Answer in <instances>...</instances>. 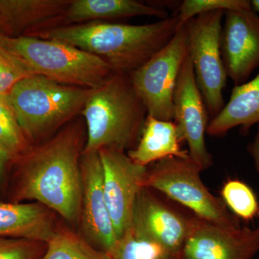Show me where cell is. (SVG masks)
I'll return each instance as SVG.
<instances>
[{"mask_svg":"<svg viewBox=\"0 0 259 259\" xmlns=\"http://www.w3.org/2000/svg\"><path fill=\"white\" fill-rule=\"evenodd\" d=\"M83 131L79 122L19 156L16 199L34 200L74 223L80 218L82 199L80 160Z\"/></svg>","mask_w":259,"mask_h":259,"instance_id":"6da1fadb","label":"cell"},{"mask_svg":"<svg viewBox=\"0 0 259 259\" xmlns=\"http://www.w3.org/2000/svg\"><path fill=\"white\" fill-rule=\"evenodd\" d=\"M178 23L177 15L146 25L93 21L46 29L29 36L77 48L100 58L112 72L130 74L169 42Z\"/></svg>","mask_w":259,"mask_h":259,"instance_id":"7a4b0ae2","label":"cell"},{"mask_svg":"<svg viewBox=\"0 0 259 259\" xmlns=\"http://www.w3.org/2000/svg\"><path fill=\"white\" fill-rule=\"evenodd\" d=\"M81 114L88 127L82 153L98 152L103 148L132 149L148 115L129 74L122 73H112L95 89Z\"/></svg>","mask_w":259,"mask_h":259,"instance_id":"3957f363","label":"cell"},{"mask_svg":"<svg viewBox=\"0 0 259 259\" xmlns=\"http://www.w3.org/2000/svg\"><path fill=\"white\" fill-rule=\"evenodd\" d=\"M94 90L33 74L20 80L6 96L25 138L34 140L81 113Z\"/></svg>","mask_w":259,"mask_h":259,"instance_id":"277c9868","label":"cell"},{"mask_svg":"<svg viewBox=\"0 0 259 259\" xmlns=\"http://www.w3.org/2000/svg\"><path fill=\"white\" fill-rule=\"evenodd\" d=\"M6 49L32 74L64 84L96 89L113 73L100 58L55 40L29 35L7 37Z\"/></svg>","mask_w":259,"mask_h":259,"instance_id":"5b68a950","label":"cell"},{"mask_svg":"<svg viewBox=\"0 0 259 259\" xmlns=\"http://www.w3.org/2000/svg\"><path fill=\"white\" fill-rule=\"evenodd\" d=\"M202 171L190 157L165 158L148 169L144 187L181 204L206 222L223 226L241 224L223 199L204 185Z\"/></svg>","mask_w":259,"mask_h":259,"instance_id":"8992f818","label":"cell"},{"mask_svg":"<svg viewBox=\"0 0 259 259\" xmlns=\"http://www.w3.org/2000/svg\"><path fill=\"white\" fill-rule=\"evenodd\" d=\"M223 10L199 15L185 24L188 35V54L196 81L206 108L212 117L224 107L223 89L227 71L221 53Z\"/></svg>","mask_w":259,"mask_h":259,"instance_id":"52a82bcc","label":"cell"},{"mask_svg":"<svg viewBox=\"0 0 259 259\" xmlns=\"http://www.w3.org/2000/svg\"><path fill=\"white\" fill-rule=\"evenodd\" d=\"M187 54L188 35L185 25L161 50L129 74L148 115L158 120L173 121L174 92Z\"/></svg>","mask_w":259,"mask_h":259,"instance_id":"ba28073f","label":"cell"},{"mask_svg":"<svg viewBox=\"0 0 259 259\" xmlns=\"http://www.w3.org/2000/svg\"><path fill=\"white\" fill-rule=\"evenodd\" d=\"M156 192L146 187L140 192L131 228L161 245L170 258L182 259L186 242L200 219L181 211Z\"/></svg>","mask_w":259,"mask_h":259,"instance_id":"9c48e42d","label":"cell"},{"mask_svg":"<svg viewBox=\"0 0 259 259\" xmlns=\"http://www.w3.org/2000/svg\"><path fill=\"white\" fill-rule=\"evenodd\" d=\"M103 167V189L117 239L132 226L135 205L144 187L148 168L138 164L125 151H99Z\"/></svg>","mask_w":259,"mask_h":259,"instance_id":"30bf717a","label":"cell"},{"mask_svg":"<svg viewBox=\"0 0 259 259\" xmlns=\"http://www.w3.org/2000/svg\"><path fill=\"white\" fill-rule=\"evenodd\" d=\"M174 120L181 142L188 146L189 157L202 170L212 166V154L205 144L208 112L196 81L193 66L187 54L182 64L173 95Z\"/></svg>","mask_w":259,"mask_h":259,"instance_id":"8fae6325","label":"cell"},{"mask_svg":"<svg viewBox=\"0 0 259 259\" xmlns=\"http://www.w3.org/2000/svg\"><path fill=\"white\" fill-rule=\"evenodd\" d=\"M258 253L259 226H218L200 219L186 242L182 259H253Z\"/></svg>","mask_w":259,"mask_h":259,"instance_id":"7c38bea8","label":"cell"},{"mask_svg":"<svg viewBox=\"0 0 259 259\" xmlns=\"http://www.w3.org/2000/svg\"><path fill=\"white\" fill-rule=\"evenodd\" d=\"M225 16L221 53L227 74L236 86L259 66V15L250 9L228 10Z\"/></svg>","mask_w":259,"mask_h":259,"instance_id":"4fadbf2b","label":"cell"},{"mask_svg":"<svg viewBox=\"0 0 259 259\" xmlns=\"http://www.w3.org/2000/svg\"><path fill=\"white\" fill-rule=\"evenodd\" d=\"M82 199L81 218L88 240L107 252L117 241L103 189V167L98 152L82 153L80 160Z\"/></svg>","mask_w":259,"mask_h":259,"instance_id":"5bb4252c","label":"cell"},{"mask_svg":"<svg viewBox=\"0 0 259 259\" xmlns=\"http://www.w3.org/2000/svg\"><path fill=\"white\" fill-rule=\"evenodd\" d=\"M71 0H0V32L15 38L59 26Z\"/></svg>","mask_w":259,"mask_h":259,"instance_id":"9a60e30c","label":"cell"},{"mask_svg":"<svg viewBox=\"0 0 259 259\" xmlns=\"http://www.w3.org/2000/svg\"><path fill=\"white\" fill-rule=\"evenodd\" d=\"M56 229L52 211L41 204L0 202V238L47 243Z\"/></svg>","mask_w":259,"mask_h":259,"instance_id":"2e32d148","label":"cell"},{"mask_svg":"<svg viewBox=\"0 0 259 259\" xmlns=\"http://www.w3.org/2000/svg\"><path fill=\"white\" fill-rule=\"evenodd\" d=\"M137 16L168 18L166 10L135 0H71L59 26Z\"/></svg>","mask_w":259,"mask_h":259,"instance_id":"e0dca14e","label":"cell"},{"mask_svg":"<svg viewBox=\"0 0 259 259\" xmlns=\"http://www.w3.org/2000/svg\"><path fill=\"white\" fill-rule=\"evenodd\" d=\"M255 124L259 125V72L248 82L235 86L229 101L209 121L207 134L222 137L238 126L248 131Z\"/></svg>","mask_w":259,"mask_h":259,"instance_id":"ac0fdd59","label":"cell"},{"mask_svg":"<svg viewBox=\"0 0 259 259\" xmlns=\"http://www.w3.org/2000/svg\"><path fill=\"white\" fill-rule=\"evenodd\" d=\"M176 124L147 115L141 137L127 155L138 164H148L167 157L188 158V151L181 148Z\"/></svg>","mask_w":259,"mask_h":259,"instance_id":"d6986e66","label":"cell"},{"mask_svg":"<svg viewBox=\"0 0 259 259\" xmlns=\"http://www.w3.org/2000/svg\"><path fill=\"white\" fill-rule=\"evenodd\" d=\"M41 259H109L103 250L66 228L56 229Z\"/></svg>","mask_w":259,"mask_h":259,"instance_id":"ffe728a7","label":"cell"},{"mask_svg":"<svg viewBox=\"0 0 259 259\" xmlns=\"http://www.w3.org/2000/svg\"><path fill=\"white\" fill-rule=\"evenodd\" d=\"M105 253L109 259H171L161 245L131 228Z\"/></svg>","mask_w":259,"mask_h":259,"instance_id":"44dd1931","label":"cell"},{"mask_svg":"<svg viewBox=\"0 0 259 259\" xmlns=\"http://www.w3.org/2000/svg\"><path fill=\"white\" fill-rule=\"evenodd\" d=\"M221 197L228 209L238 219L253 220L259 212L256 196L253 190L242 181L229 180L221 189Z\"/></svg>","mask_w":259,"mask_h":259,"instance_id":"7402d4cb","label":"cell"},{"mask_svg":"<svg viewBox=\"0 0 259 259\" xmlns=\"http://www.w3.org/2000/svg\"><path fill=\"white\" fill-rule=\"evenodd\" d=\"M0 144L14 158L19 157L29 148L27 139L19 125L6 95H0Z\"/></svg>","mask_w":259,"mask_h":259,"instance_id":"603a6c76","label":"cell"},{"mask_svg":"<svg viewBox=\"0 0 259 259\" xmlns=\"http://www.w3.org/2000/svg\"><path fill=\"white\" fill-rule=\"evenodd\" d=\"M253 9L250 1L247 0H185L179 8L177 17L178 30L191 19L199 15L223 10H245Z\"/></svg>","mask_w":259,"mask_h":259,"instance_id":"cb8c5ba5","label":"cell"},{"mask_svg":"<svg viewBox=\"0 0 259 259\" xmlns=\"http://www.w3.org/2000/svg\"><path fill=\"white\" fill-rule=\"evenodd\" d=\"M47 248L46 242L0 238V259H41Z\"/></svg>","mask_w":259,"mask_h":259,"instance_id":"d4e9b609","label":"cell"},{"mask_svg":"<svg viewBox=\"0 0 259 259\" xmlns=\"http://www.w3.org/2000/svg\"><path fill=\"white\" fill-rule=\"evenodd\" d=\"M33 75L23 61L8 49H0V95H7L13 87L27 76Z\"/></svg>","mask_w":259,"mask_h":259,"instance_id":"484cf974","label":"cell"},{"mask_svg":"<svg viewBox=\"0 0 259 259\" xmlns=\"http://www.w3.org/2000/svg\"><path fill=\"white\" fill-rule=\"evenodd\" d=\"M248 150H249L250 154L251 155L253 161H254L255 168L259 173V125L256 135H255L253 142L250 144ZM258 216L259 217V212Z\"/></svg>","mask_w":259,"mask_h":259,"instance_id":"4316f807","label":"cell"},{"mask_svg":"<svg viewBox=\"0 0 259 259\" xmlns=\"http://www.w3.org/2000/svg\"><path fill=\"white\" fill-rule=\"evenodd\" d=\"M13 158H14L10 151L3 144H0V177L3 175L8 163Z\"/></svg>","mask_w":259,"mask_h":259,"instance_id":"83f0119b","label":"cell"},{"mask_svg":"<svg viewBox=\"0 0 259 259\" xmlns=\"http://www.w3.org/2000/svg\"><path fill=\"white\" fill-rule=\"evenodd\" d=\"M7 37L0 32V49H6Z\"/></svg>","mask_w":259,"mask_h":259,"instance_id":"f1b7e54d","label":"cell"},{"mask_svg":"<svg viewBox=\"0 0 259 259\" xmlns=\"http://www.w3.org/2000/svg\"><path fill=\"white\" fill-rule=\"evenodd\" d=\"M250 4L253 10L259 13V0H252L250 1Z\"/></svg>","mask_w":259,"mask_h":259,"instance_id":"f546056e","label":"cell"},{"mask_svg":"<svg viewBox=\"0 0 259 259\" xmlns=\"http://www.w3.org/2000/svg\"><path fill=\"white\" fill-rule=\"evenodd\" d=\"M258 259H259V258Z\"/></svg>","mask_w":259,"mask_h":259,"instance_id":"4dcf8cb0","label":"cell"}]
</instances>
